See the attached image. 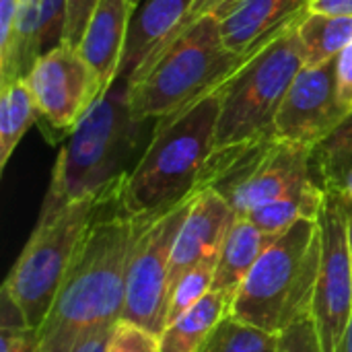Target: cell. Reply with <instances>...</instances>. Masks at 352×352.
Instances as JSON below:
<instances>
[{
  "label": "cell",
  "mask_w": 352,
  "mask_h": 352,
  "mask_svg": "<svg viewBox=\"0 0 352 352\" xmlns=\"http://www.w3.org/2000/svg\"><path fill=\"white\" fill-rule=\"evenodd\" d=\"M37 330L31 326H0V352H35Z\"/></svg>",
  "instance_id": "obj_28"
},
{
  "label": "cell",
  "mask_w": 352,
  "mask_h": 352,
  "mask_svg": "<svg viewBox=\"0 0 352 352\" xmlns=\"http://www.w3.org/2000/svg\"><path fill=\"white\" fill-rule=\"evenodd\" d=\"M214 270H217V262H202V264L192 266L179 276V280L173 285L171 295H169L167 324L175 322L179 316L190 311L196 303H200L212 291Z\"/></svg>",
  "instance_id": "obj_23"
},
{
  "label": "cell",
  "mask_w": 352,
  "mask_h": 352,
  "mask_svg": "<svg viewBox=\"0 0 352 352\" xmlns=\"http://www.w3.org/2000/svg\"><path fill=\"white\" fill-rule=\"evenodd\" d=\"M328 198V190L324 184L309 179L297 190L258 206L248 214V219L264 233L278 235L293 227L299 221H320Z\"/></svg>",
  "instance_id": "obj_19"
},
{
  "label": "cell",
  "mask_w": 352,
  "mask_h": 352,
  "mask_svg": "<svg viewBox=\"0 0 352 352\" xmlns=\"http://www.w3.org/2000/svg\"><path fill=\"white\" fill-rule=\"evenodd\" d=\"M320 270L311 314L324 352H340L352 320V260L349 248L346 202L328 190L320 214Z\"/></svg>",
  "instance_id": "obj_9"
},
{
  "label": "cell",
  "mask_w": 352,
  "mask_h": 352,
  "mask_svg": "<svg viewBox=\"0 0 352 352\" xmlns=\"http://www.w3.org/2000/svg\"><path fill=\"white\" fill-rule=\"evenodd\" d=\"M231 295L210 291L190 311L165 326L159 334V352H198L221 320L231 314Z\"/></svg>",
  "instance_id": "obj_18"
},
{
  "label": "cell",
  "mask_w": 352,
  "mask_h": 352,
  "mask_svg": "<svg viewBox=\"0 0 352 352\" xmlns=\"http://www.w3.org/2000/svg\"><path fill=\"white\" fill-rule=\"evenodd\" d=\"M132 14L134 4L130 0H101L76 47L93 72L97 101L120 78Z\"/></svg>",
  "instance_id": "obj_14"
},
{
  "label": "cell",
  "mask_w": 352,
  "mask_h": 352,
  "mask_svg": "<svg viewBox=\"0 0 352 352\" xmlns=\"http://www.w3.org/2000/svg\"><path fill=\"white\" fill-rule=\"evenodd\" d=\"M130 2H132V4H134V10H136V6H138V4H140V2H142V0H130Z\"/></svg>",
  "instance_id": "obj_36"
},
{
  "label": "cell",
  "mask_w": 352,
  "mask_h": 352,
  "mask_svg": "<svg viewBox=\"0 0 352 352\" xmlns=\"http://www.w3.org/2000/svg\"><path fill=\"white\" fill-rule=\"evenodd\" d=\"M109 200L113 198L72 202L35 225L2 285L31 328L39 330L43 324L93 219Z\"/></svg>",
  "instance_id": "obj_7"
},
{
  "label": "cell",
  "mask_w": 352,
  "mask_h": 352,
  "mask_svg": "<svg viewBox=\"0 0 352 352\" xmlns=\"http://www.w3.org/2000/svg\"><path fill=\"white\" fill-rule=\"evenodd\" d=\"M346 202V200H344ZM346 223H349V248H351V260H352V204L346 202Z\"/></svg>",
  "instance_id": "obj_34"
},
{
  "label": "cell",
  "mask_w": 352,
  "mask_h": 352,
  "mask_svg": "<svg viewBox=\"0 0 352 352\" xmlns=\"http://www.w3.org/2000/svg\"><path fill=\"white\" fill-rule=\"evenodd\" d=\"M324 186H326V190L336 192L338 196H342L346 202L352 204V165L346 167L344 171H340L338 175H334L332 179H328Z\"/></svg>",
  "instance_id": "obj_33"
},
{
  "label": "cell",
  "mask_w": 352,
  "mask_h": 352,
  "mask_svg": "<svg viewBox=\"0 0 352 352\" xmlns=\"http://www.w3.org/2000/svg\"><path fill=\"white\" fill-rule=\"evenodd\" d=\"M305 12L256 45L229 74L221 97L214 151L274 134L280 103L303 68L299 23Z\"/></svg>",
  "instance_id": "obj_5"
},
{
  "label": "cell",
  "mask_w": 352,
  "mask_h": 352,
  "mask_svg": "<svg viewBox=\"0 0 352 352\" xmlns=\"http://www.w3.org/2000/svg\"><path fill=\"white\" fill-rule=\"evenodd\" d=\"M311 2H314V0H307V4H311Z\"/></svg>",
  "instance_id": "obj_37"
},
{
  "label": "cell",
  "mask_w": 352,
  "mask_h": 352,
  "mask_svg": "<svg viewBox=\"0 0 352 352\" xmlns=\"http://www.w3.org/2000/svg\"><path fill=\"white\" fill-rule=\"evenodd\" d=\"M307 6V0H237L217 16L223 45L235 56H245Z\"/></svg>",
  "instance_id": "obj_15"
},
{
  "label": "cell",
  "mask_w": 352,
  "mask_h": 352,
  "mask_svg": "<svg viewBox=\"0 0 352 352\" xmlns=\"http://www.w3.org/2000/svg\"><path fill=\"white\" fill-rule=\"evenodd\" d=\"M309 10L332 16H352V0H314Z\"/></svg>",
  "instance_id": "obj_32"
},
{
  "label": "cell",
  "mask_w": 352,
  "mask_h": 352,
  "mask_svg": "<svg viewBox=\"0 0 352 352\" xmlns=\"http://www.w3.org/2000/svg\"><path fill=\"white\" fill-rule=\"evenodd\" d=\"M299 41L303 66H322L334 62L352 43V16H332L307 12L299 23Z\"/></svg>",
  "instance_id": "obj_20"
},
{
  "label": "cell",
  "mask_w": 352,
  "mask_h": 352,
  "mask_svg": "<svg viewBox=\"0 0 352 352\" xmlns=\"http://www.w3.org/2000/svg\"><path fill=\"white\" fill-rule=\"evenodd\" d=\"M138 219L120 198L101 206L37 330L35 352H70L89 332L118 324L126 303V266Z\"/></svg>",
  "instance_id": "obj_1"
},
{
  "label": "cell",
  "mask_w": 352,
  "mask_h": 352,
  "mask_svg": "<svg viewBox=\"0 0 352 352\" xmlns=\"http://www.w3.org/2000/svg\"><path fill=\"white\" fill-rule=\"evenodd\" d=\"M314 163L318 165L322 184L352 165V111L349 118L314 151Z\"/></svg>",
  "instance_id": "obj_24"
},
{
  "label": "cell",
  "mask_w": 352,
  "mask_h": 352,
  "mask_svg": "<svg viewBox=\"0 0 352 352\" xmlns=\"http://www.w3.org/2000/svg\"><path fill=\"white\" fill-rule=\"evenodd\" d=\"M245 56H235L223 45L217 16L200 19L151 54L128 78L132 116L148 122L175 111L227 76Z\"/></svg>",
  "instance_id": "obj_6"
},
{
  "label": "cell",
  "mask_w": 352,
  "mask_h": 352,
  "mask_svg": "<svg viewBox=\"0 0 352 352\" xmlns=\"http://www.w3.org/2000/svg\"><path fill=\"white\" fill-rule=\"evenodd\" d=\"M346 118L349 111L338 99L336 60L303 66L274 118V134L285 142L316 151Z\"/></svg>",
  "instance_id": "obj_11"
},
{
  "label": "cell",
  "mask_w": 352,
  "mask_h": 352,
  "mask_svg": "<svg viewBox=\"0 0 352 352\" xmlns=\"http://www.w3.org/2000/svg\"><path fill=\"white\" fill-rule=\"evenodd\" d=\"M229 74L157 120L148 144L120 190V206L126 214L148 219L198 192L214 151L221 97Z\"/></svg>",
  "instance_id": "obj_2"
},
{
  "label": "cell",
  "mask_w": 352,
  "mask_h": 352,
  "mask_svg": "<svg viewBox=\"0 0 352 352\" xmlns=\"http://www.w3.org/2000/svg\"><path fill=\"white\" fill-rule=\"evenodd\" d=\"M66 0H21L12 50L0 68V87L23 80L35 62L64 43Z\"/></svg>",
  "instance_id": "obj_13"
},
{
  "label": "cell",
  "mask_w": 352,
  "mask_h": 352,
  "mask_svg": "<svg viewBox=\"0 0 352 352\" xmlns=\"http://www.w3.org/2000/svg\"><path fill=\"white\" fill-rule=\"evenodd\" d=\"M101 0H66V27H64V43L70 47H78L87 25L99 6Z\"/></svg>",
  "instance_id": "obj_27"
},
{
  "label": "cell",
  "mask_w": 352,
  "mask_h": 352,
  "mask_svg": "<svg viewBox=\"0 0 352 352\" xmlns=\"http://www.w3.org/2000/svg\"><path fill=\"white\" fill-rule=\"evenodd\" d=\"M37 118V105L25 80L0 87V171H4L14 148Z\"/></svg>",
  "instance_id": "obj_21"
},
{
  "label": "cell",
  "mask_w": 352,
  "mask_h": 352,
  "mask_svg": "<svg viewBox=\"0 0 352 352\" xmlns=\"http://www.w3.org/2000/svg\"><path fill=\"white\" fill-rule=\"evenodd\" d=\"M198 352H278V334L227 316Z\"/></svg>",
  "instance_id": "obj_22"
},
{
  "label": "cell",
  "mask_w": 352,
  "mask_h": 352,
  "mask_svg": "<svg viewBox=\"0 0 352 352\" xmlns=\"http://www.w3.org/2000/svg\"><path fill=\"white\" fill-rule=\"evenodd\" d=\"M194 194L167 210H161L148 219H138L128 254L126 303L120 322L140 326L155 336L165 330L171 252Z\"/></svg>",
  "instance_id": "obj_8"
},
{
  "label": "cell",
  "mask_w": 352,
  "mask_h": 352,
  "mask_svg": "<svg viewBox=\"0 0 352 352\" xmlns=\"http://www.w3.org/2000/svg\"><path fill=\"white\" fill-rule=\"evenodd\" d=\"M21 0H0V68L6 66L12 50Z\"/></svg>",
  "instance_id": "obj_29"
},
{
  "label": "cell",
  "mask_w": 352,
  "mask_h": 352,
  "mask_svg": "<svg viewBox=\"0 0 352 352\" xmlns=\"http://www.w3.org/2000/svg\"><path fill=\"white\" fill-rule=\"evenodd\" d=\"M142 124L132 116L128 80H116L60 148L37 223L52 219L72 202L120 196L132 169L130 161Z\"/></svg>",
  "instance_id": "obj_3"
},
{
  "label": "cell",
  "mask_w": 352,
  "mask_h": 352,
  "mask_svg": "<svg viewBox=\"0 0 352 352\" xmlns=\"http://www.w3.org/2000/svg\"><path fill=\"white\" fill-rule=\"evenodd\" d=\"M116 326L118 324H109V326H103V328H97V330L89 332L87 336H82L72 346L70 352H107L109 351V342H111Z\"/></svg>",
  "instance_id": "obj_31"
},
{
  "label": "cell",
  "mask_w": 352,
  "mask_h": 352,
  "mask_svg": "<svg viewBox=\"0 0 352 352\" xmlns=\"http://www.w3.org/2000/svg\"><path fill=\"white\" fill-rule=\"evenodd\" d=\"M190 4L192 0H142L136 6L130 21L120 78L128 80L140 64L177 29Z\"/></svg>",
  "instance_id": "obj_16"
},
{
  "label": "cell",
  "mask_w": 352,
  "mask_h": 352,
  "mask_svg": "<svg viewBox=\"0 0 352 352\" xmlns=\"http://www.w3.org/2000/svg\"><path fill=\"white\" fill-rule=\"evenodd\" d=\"M235 212L227 198L214 188L194 194L186 221L175 237L169 266V295L179 276L196 264L217 262Z\"/></svg>",
  "instance_id": "obj_12"
},
{
  "label": "cell",
  "mask_w": 352,
  "mask_h": 352,
  "mask_svg": "<svg viewBox=\"0 0 352 352\" xmlns=\"http://www.w3.org/2000/svg\"><path fill=\"white\" fill-rule=\"evenodd\" d=\"M318 270L320 225L299 221L270 239L237 289L229 316L272 334L283 332L311 311Z\"/></svg>",
  "instance_id": "obj_4"
},
{
  "label": "cell",
  "mask_w": 352,
  "mask_h": 352,
  "mask_svg": "<svg viewBox=\"0 0 352 352\" xmlns=\"http://www.w3.org/2000/svg\"><path fill=\"white\" fill-rule=\"evenodd\" d=\"M278 352H324L322 336L311 311L301 314L278 332Z\"/></svg>",
  "instance_id": "obj_25"
},
{
  "label": "cell",
  "mask_w": 352,
  "mask_h": 352,
  "mask_svg": "<svg viewBox=\"0 0 352 352\" xmlns=\"http://www.w3.org/2000/svg\"><path fill=\"white\" fill-rule=\"evenodd\" d=\"M272 237L274 235L260 231L248 217L235 214L217 260L212 291H223L235 297L243 278L250 274Z\"/></svg>",
  "instance_id": "obj_17"
},
{
  "label": "cell",
  "mask_w": 352,
  "mask_h": 352,
  "mask_svg": "<svg viewBox=\"0 0 352 352\" xmlns=\"http://www.w3.org/2000/svg\"><path fill=\"white\" fill-rule=\"evenodd\" d=\"M340 352H352V320L349 330H346V334H344V342L340 346Z\"/></svg>",
  "instance_id": "obj_35"
},
{
  "label": "cell",
  "mask_w": 352,
  "mask_h": 352,
  "mask_svg": "<svg viewBox=\"0 0 352 352\" xmlns=\"http://www.w3.org/2000/svg\"><path fill=\"white\" fill-rule=\"evenodd\" d=\"M35 99L39 118L66 134L97 103L95 78L76 47L66 43L43 54L23 78Z\"/></svg>",
  "instance_id": "obj_10"
},
{
  "label": "cell",
  "mask_w": 352,
  "mask_h": 352,
  "mask_svg": "<svg viewBox=\"0 0 352 352\" xmlns=\"http://www.w3.org/2000/svg\"><path fill=\"white\" fill-rule=\"evenodd\" d=\"M336 80H338V99L342 107L352 111V43L342 50L336 58Z\"/></svg>",
  "instance_id": "obj_30"
},
{
  "label": "cell",
  "mask_w": 352,
  "mask_h": 352,
  "mask_svg": "<svg viewBox=\"0 0 352 352\" xmlns=\"http://www.w3.org/2000/svg\"><path fill=\"white\" fill-rule=\"evenodd\" d=\"M107 352H159V336L140 326L118 322Z\"/></svg>",
  "instance_id": "obj_26"
}]
</instances>
